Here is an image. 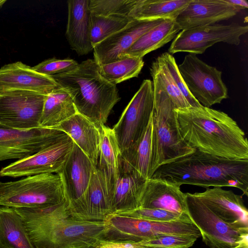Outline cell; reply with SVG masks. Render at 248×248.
<instances>
[{
    "label": "cell",
    "mask_w": 248,
    "mask_h": 248,
    "mask_svg": "<svg viewBox=\"0 0 248 248\" xmlns=\"http://www.w3.org/2000/svg\"><path fill=\"white\" fill-rule=\"evenodd\" d=\"M66 201L35 208H15L35 248H95L108 231L104 221L77 219Z\"/></svg>",
    "instance_id": "1"
},
{
    "label": "cell",
    "mask_w": 248,
    "mask_h": 248,
    "mask_svg": "<svg viewBox=\"0 0 248 248\" xmlns=\"http://www.w3.org/2000/svg\"><path fill=\"white\" fill-rule=\"evenodd\" d=\"M178 127L192 148L231 159L248 160V141L226 113L203 106L174 109Z\"/></svg>",
    "instance_id": "2"
},
{
    "label": "cell",
    "mask_w": 248,
    "mask_h": 248,
    "mask_svg": "<svg viewBox=\"0 0 248 248\" xmlns=\"http://www.w3.org/2000/svg\"><path fill=\"white\" fill-rule=\"evenodd\" d=\"M180 186L233 187L248 195V160L231 159L198 150L159 167L152 176Z\"/></svg>",
    "instance_id": "3"
},
{
    "label": "cell",
    "mask_w": 248,
    "mask_h": 248,
    "mask_svg": "<svg viewBox=\"0 0 248 248\" xmlns=\"http://www.w3.org/2000/svg\"><path fill=\"white\" fill-rule=\"evenodd\" d=\"M50 77L70 94L77 112L100 128L120 99L116 85L100 75L94 59L82 62L73 71Z\"/></svg>",
    "instance_id": "4"
},
{
    "label": "cell",
    "mask_w": 248,
    "mask_h": 248,
    "mask_svg": "<svg viewBox=\"0 0 248 248\" xmlns=\"http://www.w3.org/2000/svg\"><path fill=\"white\" fill-rule=\"evenodd\" d=\"M154 107L153 113V152L151 178L162 165L195 151L183 139L178 129L175 107L168 94L153 81Z\"/></svg>",
    "instance_id": "5"
},
{
    "label": "cell",
    "mask_w": 248,
    "mask_h": 248,
    "mask_svg": "<svg viewBox=\"0 0 248 248\" xmlns=\"http://www.w3.org/2000/svg\"><path fill=\"white\" fill-rule=\"evenodd\" d=\"M67 201L60 176L44 173L7 182L0 181V206L43 208Z\"/></svg>",
    "instance_id": "6"
},
{
    "label": "cell",
    "mask_w": 248,
    "mask_h": 248,
    "mask_svg": "<svg viewBox=\"0 0 248 248\" xmlns=\"http://www.w3.org/2000/svg\"><path fill=\"white\" fill-rule=\"evenodd\" d=\"M106 221L108 231L103 240L140 242L167 234L201 237L200 232L192 222H161L121 216L108 215Z\"/></svg>",
    "instance_id": "7"
},
{
    "label": "cell",
    "mask_w": 248,
    "mask_h": 248,
    "mask_svg": "<svg viewBox=\"0 0 248 248\" xmlns=\"http://www.w3.org/2000/svg\"><path fill=\"white\" fill-rule=\"evenodd\" d=\"M178 68L188 91L202 106L210 108L228 97L221 71L207 64L196 54L186 55Z\"/></svg>",
    "instance_id": "8"
},
{
    "label": "cell",
    "mask_w": 248,
    "mask_h": 248,
    "mask_svg": "<svg viewBox=\"0 0 248 248\" xmlns=\"http://www.w3.org/2000/svg\"><path fill=\"white\" fill-rule=\"evenodd\" d=\"M154 107L153 82L145 79L112 128L120 153L140 138L152 118Z\"/></svg>",
    "instance_id": "9"
},
{
    "label": "cell",
    "mask_w": 248,
    "mask_h": 248,
    "mask_svg": "<svg viewBox=\"0 0 248 248\" xmlns=\"http://www.w3.org/2000/svg\"><path fill=\"white\" fill-rule=\"evenodd\" d=\"M186 194L189 217L207 246L210 248H231L248 239V230L237 229L225 223L193 193Z\"/></svg>",
    "instance_id": "10"
},
{
    "label": "cell",
    "mask_w": 248,
    "mask_h": 248,
    "mask_svg": "<svg viewBox=\"0 0 248 248\" xmlns=\"http://www.w3.org/2000/svg\"><path fill=\"white\" fill-rule=\"evenodd\" d=\"M67 136L53 128L17 129L0 124V161L26 158Z\"/></svg>",
    "instance_id": "11"
},
{
    "label": "cell",
    "mask_w": 248,
    "mask_h": 248,
    "mask_svg": "<svg viewBox=\"0 0 248 248\" xmlns=\"http://www.w3.org/2000/svg\"><path fill=\"white\" fill-rule=\"evenodd\" d=\"M248 31V26L236 23L215 24L183 30L175 36L168 51L171 55L180 52L196 55L203 53L207 48L219 42L237 46L240 37Z\"/></svg>",
    "instance_id": "12"
},
{
    "label": "cell",
    "mask_w": 248,
    "mask_h": 248,
    "mask_svg": "<svg viewBox=\"0 0 248 248\" xmlns=\"http://www.w3.org/2000/svg\"><path fill=\"white\" fill-rule=\"evenodd\" d=\"M46 95L27 91L0 93V124L17 129L40 126Z\"/></svg>",
    "instance_id": "13"
},
{
    "label": "cell",
    "mask_w": 248,
    "mask_h": 248,
    "mask_svg": "<svg viewBox=\"0 0 248 248\" xmlns=\"http://www.w3.org/2000/svg\"><path fill=\"white\" fill-rule=\"evenodd\" d=\"M74 143L68 136L45 149L17 160L0 170V176L17 178L44 173H57L72 150Z\"/></svg>",
    "instance_id": "14"
},
{
    "label": "cell",
    "mask_w": 248,
    "mask_h": 248,
    "mask_svg": "<svg viewBox=\"0 0 248 248\" xmlns=\"http://www.w3.org/2000/svg\"><path fill=\"white\" fill-rule=\"evenodd\" d=\"M68 207L73 217L82 220L104 221L113 214L112 198L103 175L97 166L84 194L69 203Z\"/></svg>",
    "instance_id": "15"
},
{
    "label": "cell",
    "mask_w": 248,
    "mask_h": 248,
    "mask_svg": "<svg viewBox=\"0 0 248 248\" xmlns=\"http://www.w3.org/2000/svg\"><path fill=\"white\" fill-rule=\"evenodd\" d=\"M193 194L225 223L248 230V210L242 196L221 187H207L202 192Z\"/></svg>",
    "instance_id": "16"
},
{
    "label": "cell",
    "mask_w": 248,
    "mask_h": 248,
    "mask_svg": "<svg viewBox=\"0 0 248 248\" xmlns=\"http://www.w3.org/2000/svg\"><path fill=\"white\" fill-rule=\"evenodd\" d=\"M163 20L134 19L124 28L93 47L94 60L98 65L118 60L139 38Z\"/></svg>",
    "instance_id": "17"
},
{
    "label": "cell",
    "mask_w": 248,
    "mask_h": 248,
    "mask_svg": "<svg viewBox=\"0 0 248 248\" xmlns=\"http://www.w3.org/2000/svg\"><path fill=\"white\" fill-rule=\"evenodd\" d=\"M60 87L51 77L40 74L21 62L0 68V93L27 91L47 95Z\"/></svg>",
    "instance_id": "18"
},
{
    "label": "cell",
    "mask_w": 248,
    "mask_h": 248,
    "mask_svg": "<svg viewBox=\"0 0 248 248\" xmlns=\"http://www.w3.org/2000/svg\"><path fill=\"white\" fill-rule=\"evenodd\" d=\"M239 12L225 0H190L175 21L182 31L215 24Z\"/></svg>",
    "instance_id": "19"
},
{
    "label": "cell",
    "mask_w": 248,
    "mask_h": 248,
    "mask_svg": "<svg viewBox=\"0 0 248 248\" xmlns=\"http://www.w3.org/2000/svg\"><path fill=\"white\" fill-rule=\"evenodd\" d=\"M96 167L74 143L62 168L57 173L62 179L69 203L77 201L84 194Z\"/></svg>",
    "instance_id": "20"
},
{
    "label": "cell",
    "mask_w": 248,
    "mask_h": 248,
    "mask_svg": "<svg viewBox=\"0 0 248 248\" xmlns=\"http://www.w3.org/2000/svg\"><path fill=\"white\" fill-rule=\"evenodd\" d=\"M147 180L120 154L113 195V214H119L140 208Z\"/></svg>",
    "instance_id": "21"
},
{
    "label": "cell",
    "mask_w": 248,
    "mask_h": 248,
    "mask_svg": "<svg viewBox=\"0 0 248 248\" xmlns=\"http://www.w3.org/2000/svg\"><path fill=\"white\" fill-rule=\"evenodd\" d=\"M140 203V208L161 209L189 217L186 194L180 186L163 179L147 180Z\"/></svg>",
    "instance_id": "22"
},
{
    "label": "cell",
    "mask_w": 248,
    "mask_h": 248,
    "mask_svg": "<svg viewBox=\"0 0 248 248\" xmlns=\"http://www.w3.org/2000/svg\"><path fill=\"white\" fill-rule=\"evenodd\" d=\"M90 0L67 1L68 21L65 36L71 48L79 55L93 50L90 33Z\"/></svg>",
    "instance_id": "23"
},
{
    "label": "cell",
    "mask_w": 248,
    "mask_h": 248,
    "mask_svg": "<svg viewBox=\"0 0 248 248\" xmlns=\"http://www.w3.org/2000/svg\"><path fill=\"white\" fill-rule=\"evenodd\" d=\"M53 129L66 134L97 166L101 139L100 128L77 112Z\"/></svg>",
    "instance_id": "24"
},
{
    "label": "cell",
    "mask_w": 248,
    "mask_h": 248,
    "mask_svg": "<svg viewBox=\"0 0 248 248\" xmlns=\"http://www.w3.org/2000/svg\"><path fill=\"white\" fill-rule=\"evenodd\" d=\"M100 131L97 168L103 175L113 203V195L118 176L119 158L121 153L112 129L103 125L100 127Z\"/></svg>",
    "instance_id": "25"
},
{
    "label": "cell",
    "mask_w": 248,
    "mask_h": 248,
    "mask_svg": "<svg viewBox=\"0 0 248 248\" xmlns=\"http://www.w3.org/2000/svg\"><path fill=\"white\" fill-rule=\"evenodd\" d=\"M0 248H35L15 208L0 207Z\"/></svg>",
    "instance_id": "26"
},
{
    "label": "cell",
    "mask_w": 248,
    "mask_h": 248,
    "mask_svg": "<svg viewBox=\"0 0 248 248\" xmlns=\"http://www.w3.org/2000/svg\"><path fill=\"white\" fill-rule=\"evenodd\" d=\"M180 31L175 20L165 19L139 38L119 58L124 56L142 58L174 39Z\"/></svg>",
    "instance_id": "27"
},
{
    "label": "cell",
    "mask_w": 248,
    "mask_h": 248,
    "mask_svg": "<svg viewBox=\"0 0 248 248\" xmlns=\"http://www.w3.org/2000/svg\"><path fill=\"white\" fill-rule=\"evenodd\" d=\"M77 113L70 94L60 87L46 95L40 126L54 128Z\"/></svg>",
    "instance_id": "28"
},
{
    "label": "cell",
    "mask_w": 248,
    "mask_h": 248,
    "mask_svg": "<svg viewBox=\"0 0 248 248\" xmlns=\"http://www.w3.org/2000/svg\"><path fill=\"white\" fill-rule=\"evenodd\" d=\"M190 0H137L129 16L142 20H175Z\"/></svg>",
    "instance_id": "29"
},
{
    "label": "cell",
    "mask_w": 248,
    "mask_h": 248,
    "mask_svg": "<svg viewBox=\"0 0 248 248\" xmlns=\"http://www.w3.org/2000/svg\"><path fill=\"white\" fill-rule=\"evenodd\" d=\"M152 135V116L147 127L139 140L132 147L121 153L122 156L146 180L151 178Z\"/></svg>",
    "instance_id": "30"
},
{
    "label": "cell",
    "mask_w": 248,
    "mask_h": 248,
    "mask_svg": "<svg viewBox=\"0 0 248 248\" xmlns=\"http://www.w3.org/2000/svg\"><path fill=\"white\" fill-rule=\"evenodd\" d=\"M144 65L142 58L124 56L114 62L98 65L100 75L116 85L137 77Z\"/></svg>",
    "instance_id": "31"
},
{
    "label": "cell",
    "mask_w": 248,
    "mask_h": 248,
    "mask_svg": "<svg viewBox=\"0 0 248 248\" xmlns=\"http://www.w3.org/2000/svg\"><path fill=\"white\" fill-rule=\"evenodd\" d=\"M134 19L129 16H102L91 13V39L93 47L126 26Z\"/></svg>",
    "instance_id": "32"
},
{
    "label": "cell",
    "mask_w": 248,
    "mask_h": 248,
    "mask_svg": "<svg viewBox=\"0 0 248 248\" xmlns=\"http://www.w3.org/2000/svg\"><path fill=\"white\" fill-rule=\"evenodd\" d=\"M150 70L153 81L168 94L175 109L191 107L178 88L161 55L152 62Z\"/></svg>",
    "instance_id": "33"
},
{
    "label": "cell",
    "mask_w": 248,
    "mask_h": 248,
    "mask_svg": "<svg viewBox=\"0 0 248 248\" xmlns=\"http://www.w3.org/2000/svg\"><path fill=\"white\" fill-rule=\"evenodd\" d=\"M137 0H90L92 14L102 16H128Z\"/></svg>",
    "instance_id": "34"
},
{
    "label": "cell",
    "mask_w": 248,
    "mask_h": 248,
    "mask_svg": "<svg viewBox=\"0 0 248 248\" xmlns=\"http://www.w3.org/2000/svg\"><path fill=\"white\" fill-rule=\"evenodd\" d=\"M117 215L155 222H192L187 215L158 209L139 208Z\"/></svg>",
    "instance_id": "35"
},
{
    "label": "cell",
    "mask_w": 248,
    "mask_h": 248,
    "mask_svg": "<svg viewBox=\"0 0 248 248\" xmlns=\"http://www.w3.org/2000/svg\"><path fill=\"white\" fill-rule=\"evenodd\" d=\"M197 239L193 236L167 234L138 242L147 248H189L195 244Z\"/></svg>",
    "instance_id": "36"
},
{
    "label": "cell",
    "mask_w": 248,
    "mask_h": 248,
    "mask_svg": "<svg viewBox=\"0 0 248 248\" xmlns=\"http://www.w3.org/2000/svg\"><path fill=\"white\" fill-rule=\"evenodd\" d=\"M78 63L71 59H59L55 58L46 59L32 67L36 72L48 76L66 74L76 69Z\"/></svg>",
    "instance_id": "37"
},
{
    "label": "cell",
    "mask_w": 248,
    "mask_h": 248,
    "mask_svg": "<svg viewBox=\"0 0 248 248\" xmlns=\"http://www.w3.org/2000/svg\"><path fill=\"white\" fill-rule=\"evenodd\" d=\"M178 88L190 106L198 108L202 106L190 93L179 72L174 57L169 52L160 55Z\"/></svg>",
    "instance_id": "38"
},
{
    "label": "cell",
    "mask_w": 248,
    "mask_h": 248,
    "mask_svg": "<svg viewBox=\"0 0 248 248\" xmlns=\"http://www.w3.org/2000/svg\"><path fill=\"white\" fill-rule=\"evenodd\" d=\"M95 248H147L139 242L102 240Z\"/></svg>",
    "instance_id": "39"
},
{
    "label": "cell",
    "mask_w": 248,
    "mask_h": 248,
    "mask_svg": "<svg viewBox=\"0 0 248 248\" xmlns=\"http://www.w3.org/2000/svg\"><path fill=\"white\" fill-rule=\"evenodd\" d=\"M225 1L239 11L248 7V3L246 0H225Z\"/></svg>",
    "instance_id": "40"
},
{
    "label": "cell",
    "mask_w": 248,
    "mask_h": 248,
    "mask_svg": "<svg viewBox=\"0 0 248 248\" xmlns=\"http://www.w3.org/2000/svg\"><path fill=\"white\" fill-rule=\"evenodd\" d=\"M231 248H248V239L243 241L238 245Z\"/></svg>",
    "instance_id": "41"
},
{
    "label": "cell",
    "mask_w": 248,
    "mask_h": 248,
    "mask_svg": "<svg viewBox=\"0 0 248 248\" xmlns=\"http://www.w3.org/2000/svg\"><path fill=\"white\" fill-rule=\"evenodd\" d=\"M6 2V0H0V8Z\"/></svg>",
    "instance_id": "42"
}]
</instances>
